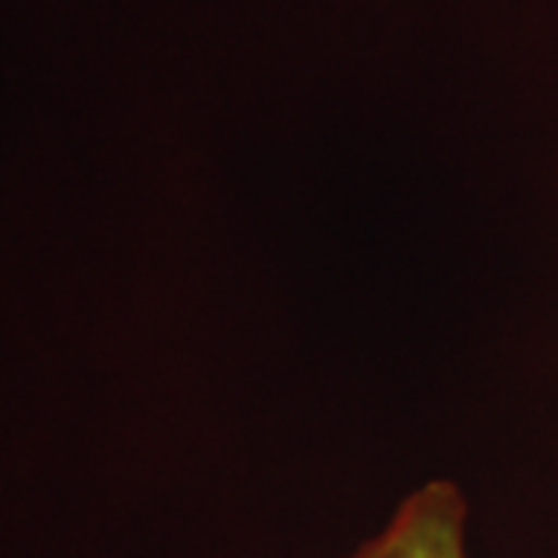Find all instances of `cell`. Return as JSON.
I'll use <instances>...</instances> for the list:
<instances>
[{
	"mask_svg": "<svg viewBox=\"0 0 558 558\" xmlns=\"http://www.w3.org/2000/svg\"><path fill=\"white\" fill-rule=\"evenodd\" d=\"M351 558H465V499L457 484H425L379 537Z\"/></svg>",
	"mask_w": 558,
	"mask_h": 558,
	"instance_id": "1",
	"label": "cell"
}]
</instances>
